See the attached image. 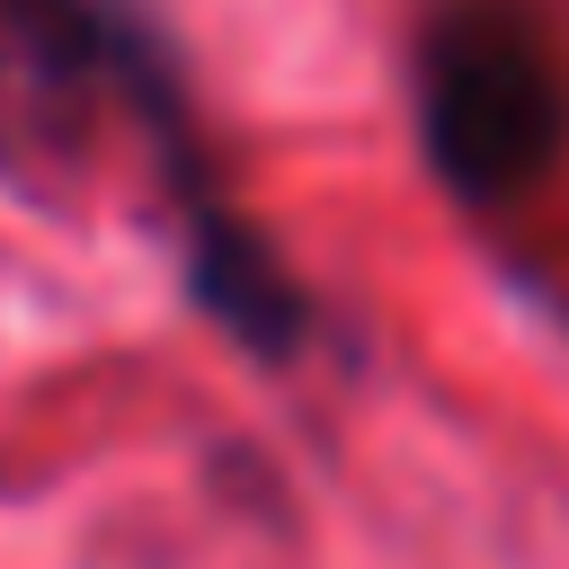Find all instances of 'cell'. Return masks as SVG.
<instances>
[{
  "mask_svg": "<svg viewBox=\"0 0 569 569\" xmlns=\"http://www.w3.org/2000/svg\"><path fill=\"white\" fill-rule=\"evenodd\" d=\"M107 124L142 151L196 311L258 365H293L320 338L302 276L231 204L178 44L133 0H0V187L62 196L107 151Z\"/></svg>",
  "mask_w": 569,
  "mask_h": 569,
  "instance_id": "obj_1",
  "label": "cell"
},
{
  "mask_svg": "<svg viewBox=\"0 0 569 569\" xmlns=\"http://www.w3.org/2000/svg\"><path fill=\"white\" fill-rule=\"evenodd\" d=\"M409 124L471 213L533 196L569 151V71L525 0H427L409 36Z\"/></svg>",
  "mask_w": 569,
  "mask_h": 569,
  "instance_id": "obj_2",
  "label": "cell"
}]
</instances>
